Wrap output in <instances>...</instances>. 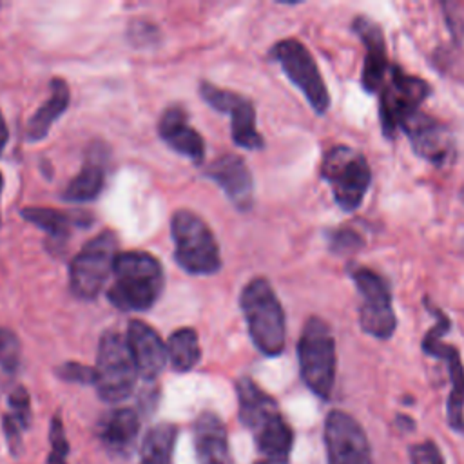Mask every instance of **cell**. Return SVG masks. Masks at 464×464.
Wrapping results in <instances>:
<instances>
[{
	"instance_id": "cell-31",
	"label": "cell",
	"mask_w": 464,
	"mask_h": 464,
	"mask_svg": "<svg viewBox=\"0 0 464 464\" xmlns=\"http://www.w3.org/2000/svg\"><path fill=\"white\" fill-rule=\"evenodd\" d=\"M20 359V343L11 330L0 328V366L13 370Z\"/></svg>"
},
{
	"instance_id": "cell-11",
	"label": "cell",
	"mask_w": 464,
	"mask_h": 464,
	"mask_svg": "<svg viewBox=\"0 0 464 464\" xmlns=\"http://www.w3.org/2000/svg\"><path fill=\"white\" fill-rule=\"evenodd\" d=\"M350 276L361 295L359 324L362 332L375 339H390L397 328V317L386 279L366 266L352 270Z\"/></svg>"
},
{
	"instance_id": "cell-15",
	"label": "cell",
	"mask_w": 464,
	"mask_h": 464,
	"mask_svg": "<svg viewBox=\"0 0 464 464\" xmlns=\"http://www.w3.org/2000/svg\"><path fill=\"white\" fill-rule=\"evenodd\" d=\"M352 31L357 34L364 47L362 69H361V85L366 92L375 94L381 91L392 63L388 62L386 40L382 29L377 22L366 14H359L352 22Z\"/></svg>"
},
{
	"instance_id": "cell-5",
	"label": "cell",
	"mask_w": 464,
	"mask_h": 464,
	"mask_svg": "<svg viewBox=\"0 0 464 464\" xmlns=\"http://www.w3.org/2000/svg\"><path fill=\"white\" fill-rule=\"evenodd\" d=\"M174 257L188 274H214L221 268L218 241L210 227L190 210H178L170 221Z\"/></svg>"
},
{
	"instance_id": "cell-2",
	"label": "cell",
	"mask_w": 464,
	"mask_h": 464,
	"mask_svg": "<svg viewBox=\"0 0 464 464\" xmlns=\"http://www.w3.org/2000/svg\"><path fill=\"white\" fill-rule=\"evenodd\" d=\"M239 303L256 348L268 357L279 355L285 350L286 324L272 285L265 277H254L243 288Z\"/></svg>"
},
{
	"instance_id": "cell-12",
	"label": "cell",
	"mask_w": 464,
	"mask_h": 464,
	"mask_svg": "<svg viewBox=\"0 0 464 464\" xmlns=\"http://www.w3.org/2000/svg\"><path fill=\"white\" fill-rule=\"evenodd\" d=\"M323 439L328 464H373L366 431L353 415L332 410L324 419Z\"/></svg>"
},
{
	"instance_id": "cell-9",
	"label": "cell",
	"mask_w": 464,
	"mask_h": 464,
	"mask_svg": "<svg viewBox=\"0 0 464 464\" xmlns=\"http://www.w3.org/2000/svg\"><path fill=\"white\" fill-rule=\"evenodd\" d=\"M118 254V237L112 230H103L87 241L69 266L72 294L82 299H94L112 274Z\"/></svg>"
},
{
	"instance_id": "cell-4",
	"label": "cell",
	"mask_w": 464,
	"mask_h": 464,
	"mask_svg": "<svg viewBox=\"0 0 464 464\" xmlns=\"http://www.w3.org/2000/svg\"><path fill=\"white\" fill-rule=\"evenodd\" d=\"M319 172L330 185L335 203L344 212H353L361 207L372 183V170L357 149L334 145L324 152Z\"/></svg>"
},
{
	"instance_id": "cell-28",
	"label": "cell",
	"mask_w": 464,
	"mask_h": 464,
	"mask_svg": "<svg viewBox=\"0 0 464 464\" xmlns=\"http://www.w3.org/2000/svg\"><path fill=\"white\" fill-rule=\"evenodd\" d=\"M4 419L16 424L22 431L31 422V404H29V393L24 386H18L9 395V413L4 415Z\"/></svg>"
},
{
	"instance_id": "cell-26",
	"label": "cell",
	"mask_w": 464,
	"mask_h": 464,
	"mask_svg": "<svg viewBox=\"0 0 464 464\" xmlns=\"http://www.w3.org/2000/svg\"><path fill=\"white\" fill-rule=\"evenodd\" d=\"M178 430L174 424L161 422L149 430L141 444L140 464H170Z\"/></svg>"
},
{
	"instance_id": "cell-14",
	"label": "cell",
	"mask_w": 464,
	"mask_h": 464,
	"mask_svg": "<svg viewBox=\"0 0 464 464\" xmlns=\"http://www.w3.org/2000/svg\"><path fill=\"white\" fill-rule=\"evenodd\" d=\"M401 130L406 132L411 149L419 158L439 167L453 161L455 140L440 120L419 111L401 125Z\"/></svg>"
},
{
	"instance_id": "cell-6",
	"label": "cell",
	"mask_w": 464,
	"mask_h": 464,
	"mask_svg": "<svg viewBox=\"0 0 464 464\" xmlns=\"http://www.w3.org/2000/svg\"><path fill=\"white\" fill-rule=\"evenodd\" d=\"M431 94L430 83L420 76L404 72L399 65L390 67L379 91V120L386 138H395L401 125L419 112L422 102Z\"/></svg>"
},
{
	"instance_id": "cell-10",
	"label": "cell",
	"mask_w": 464,
	"mask_h": 464,
	"mask_svg": "<svg viewBox=\"0 0 464 464\" xmlns=\"http://www.w3.org/2000/svg\"><path fill=\"white\" fill-rule=\"evenodd\" d=\"M270 58L281 65L286 78L303 92L317 114H324L328 111L330 92L315 63V58L304 44L295 38L279 40L270 49Z\"/></svg>"
},
{
	"instance_id": "cell-37",
	"label": "cell",
	"mask_w": 464,
	"mask_h": 464,
	"mask_svg": "<svg viewBox=\"0 0 464 464\" xmlns=\"http://www.w3.org/2000/svg\"><path fill=\"white\" fill-rule=\"evenodd\" d=\"M460 198L464 199V187H462V192H460Z\"/></svg>"
},
{
	"instance_id": "cell-13",
	"label": "cell",
	"mask_w": 464,
	"mask_h": 464,
	"mask_svg": "<svg viewBox=\"0 0 464 464\" xmlns=\"http://www.w3.org/2000/svg\"><path fill=\"white\" fill-rule=\"evenodd\" d=\"M201 96L219 112L230 114L232 140L245 149H261L263 136L256 127V109L250 100L227 89H219L208 82H201Z\"/></svg>"
},
{
	"instance_id": "cell-21",
	"label": "cell",
	"mask_w": 464,
	"mask_h": 464,
	"mask_svg": "<svg viewBox=\"0 0 464 464\" xmlns=\"http://www.w3.org/2000/svg\"><path fill=\"white\" fill-rule=\"evenodd\" d=\"M236 393L239 404V419L246 428H250V431L257 430L268 419L281 413L274 397H270L248 377H241L236 382Z\"/></svg>"
},
{
	"instance_id": "cell-18",
	"label": "cell",
	"mask_w": 464,
	"mask_h": 464,
	"mask_svg": "<svg viewBox=\"0 0 464 464\" xmlns=\"http://www.w3.org/2000/svg\"><path fill=\"white\" fill-rule=\"evenodd\" d=\"M158 132L170 149L190 158L194 163H201L205 158L203 138L188 125L187 112L179 105H172L163 111L158 121Z\"/></svg>"
},
{
	"instance_id": "cell-8",
	"label": "cell",
	"mask_w": 464,
	"mask_h": 464,
	"mask_svg": "<svg viewBox=\"0 0 464 464\" xmlns=\"http://www.w3.org/2000/svg\"><path fill=\"white\" fill-rule=\"evenodd\" d=\"M428 310L437 317V323L426 332L422 337V350L426 355L442 359L450 377V395L446 402V420L448 426L459 433H464V364L460 359L459 350L453 344L442 341L444 334L450 330L451 323L450 317L433 306L431 303L426 304Z\"/></svg>"
},
{
	"instance_id": "cell-17",
	"label": "cell",
	"mask_w": 464,
	"mask_h": 464,
	"mask_svg": "<svg viewBox=\"0 0 464 464\" xmlns=\"http://www.w3.org/2000/svg\"><path fill=\"white\" fill-rule=\"evenodd\" d=\"M207 176L212 178L228 196V199L239 208L246 210L252 205V176L246 163L236 154L219 156L214 163H210Z\"/></svg>"
},
{
	"instance_id": "cell-32",
	"label": "cell",
	"mask_w": 464,
	"mask_h": 464,
	"mask_svg": "<svg viewBox=\"0 0 464 464\" xmlns=\"http://www.w3.org/2000/svg\"><path fill=\"white\" fill-rule=\"evenodd\" d=\"M410 464H446L439 446L433 440H424L410 446Z\"/></svg>"
},
{
	"instance_id": "cell-36",
	"label": "cell",
	"mask_w": 464,
	"mask_h": 464,
	"mask_svg": "<svg viewBox=\"0 0 464 464\" xmlns=\"http://www.w3.org/2000/svg\"><path fill=\"white\" fill-rule=\"evenodd\" d=\"M254 464H276V462H270V460H266V459H261V460H256Z\"/></svg>"
},
{
	"instance_id": "cell-23",
	"label": "cell",
	"mask_w": 464,
	"mask_h": 464,
	"mask_svg": "<svg viewBox=\"0 0 464 464\" xmlns=\"http://www.w3.org/2000/svg\"><path fill=\"white\" fill-rule=\"evenodd\" d=\"M51 94L45 100V103L31 116L29 123H27V138L31 141H38L42 140L51 125L58 120V116L69 107V100H71V92H69V85L65 80L62 78H53L51 80Z\"/></svg>"
},
{
	"instance_id": "cell-24",
	"label": "cell",
	"mask_w": 464,
	"mask_h": 464,
	"mask_svg": "<svg viewBox=\"0 0 464 464\" xmlns=\"http://www.w3.org/2000/svg\"><path fill=\"white\" fill-rule=\"evenodd\" d=\"M105 183V167L98 156H92L85 161L82 170L67 183L63 190V199L72 203L92 201L100 196Z\"/></svg>"
},
{
	"instance_id": "cell-1",
	"label": "cell",
	"mask_w": 464,
	"mask_h": 464,
	"mask_svg": "<svg viewBox=\"0 0 464 464\" xmlns=\"http://www.w3.org/2000/svg\"><path fill=\"white\" fill-rule=\"evenodd\" d=\"M112 274L114 283L107 297L125 312L150 308L163 290V268L152 254L143 250L120 252Z\"/></svg>"
},
{
	"instance_id": "cell-22",
	"label": "cell",
	"mask_w": 464,
	"mask_h": 464,
	"mask_svg": "<svg viewBox=\"0 0 464 464\" xmlns=\"http://www.w3.org/2000/svg\"><path fill=\"white\" fill-rule=\"evenodd\" d=\"M256 439V446L259 453L276 464H286L292 444H294V431L290 424L285 420L281 413L268 419L257 430L252 431Z\"/></svg>"
},
{
	"instance_id": "cell-35",
	"label": "cell",
	"mask_w": 464,
	"mask_h": 464,
	"mask_svg": "<svg viewBox=\"0 0 464 464\" xmlns=\"http://www.w3.org/2000/svg\"><path fill=\"white\" fill-rule=\"evenodd\" d=\"M7 138H9L7 125H5L4 116H2V112H0V154H2V150H4V145H5ZM2 185H4V179H2V176H0V192H2Z\"/></svg>"
},
{
	"instance_id": "cell-29",
	"label": "cell",
	"mask_w": 464,
	"mask_h": 464,
	"mask_svg": "<svg viewBox=\"0 0 464 464\" xmlns=\"http://www.w3.org/2000/svg\"><path fill=\"white\" fill-rule=\"evenodd\" d=\"M328 246L337 256H350L362 246V237L352 228H335L328 232Z\"/></svg>"
},
{
	"instance_id": "cell-16",
	"label": "cell",
	"mask_w": 464,
	"mask_h": 464,
	"mask_svg": "<svg viewBox=\"0 0 464 464\" xmlns=\"http://www.w3.org/2000/svg\"><path fill=\"white\" fill-rule=\"evenodd\" d=\"M127 344L136 362L138 373L145 379H154L167 362V344L160 334L143 321H130L127 328Z\"/></svg>"
},
{
	"instance_id": "cell-7",
	"label": "cell",
	"mask_w": 464,
	"mask_h": 464,
	"mask_svg": "<svg viewBox=\"0 0 464 464\" xmlns=\"http://www.w3.org/2000/svg\"><path fill=\"white\" fill-rule=\"evenodd\" d=\"M138 368L129 350L127 339L118 332H105L98 344V361L94 366V386L105 402L127 399L136 384Z\"/></svg>"
},
{
	"instance_id": "cell-33",
	"label": "cell",
	"mask_w": 464,
	"mask_h": 464,
	"mask_svg": "<svg viewBox=\"0 0 464 464\" xmlns=\"http://www.w3.org/2000/svg\"><path fill=\"white\" fill-rule=\"evenodd\" d=\"M56 373L65 379V381H72V382H82V384H94V368L80 364V362H63Z\"/></svg>"
},
{
	"instance_id": "cell-19",
	"label": "cell",
	"mask_w": 464,
	"mask_h": 464,
	"mask_svg": "<svg viewBox=\"0 0 464 464\" xmlns=\"http://www.w3.org/2000/svg\"><path fill=\"white\" fill-rule=\"evenodd\" d=\"M194 450L199 464H230L227 428L212 411H203L194 422Z\"/></svg>"
},
{
	"instance_id": "cell-3",
	"label": "cell",
	"mask_w": 464,
	"mask_h": 464,
	"mask_svg": "<svg viewBox=\"0 0 464 464\" xmlns=\"http://www.w3.org/2000/svg\"><path fill=\"white\" fill-rule=\"evenodd\" d=\"M299 373L303 382L319 399L328 401L335 384L337 355L330 324L321 317H310L297 341Z\"/></svg>"
},
{
	"instance_id": "cell-27",
	"label": "cell",
	"mask_w": 464,
	"mask_h": 464,
	"mask_svg": "<svg viewBox=\"0 0 464 464\" xmlns=\"http://www.w3.org/2000/svg\"><path fill=\"white\" fill-rule=\"evenodd\" d=\"M22 218L38 228L45 230L47 236L54 241H65L72 225V218L67 212L56 208H42V207H27L22 210Z\"/></svg>"
},
{
	"instance_id": "cell-20",
	"label": "cell",
	"mask_w": 464,
	"mask_h": 464,
	"mask_svg": "<svg viewBox=\"0 0 464 464\" xmlns=\"http://www.w3.org/2000/svg\"><path fill=\"white\" fill-rule=\"evenodd\" d=\"M140 431V417L132 408H114L102 415L98 422V439L116 455L130 451Z\"/></svg>"
},
{
	"instance_id": "cell-34",
	"label": "cell",
	"mask_w": 464,
	"mask_h": 464,
	"mask_svg": "<svg viewBox=\"0 0 464 464\" xmlns=\"http://www.w3.org/2000/svg\"><path fill=\"white\" fill-rule=\"evenodd\" d=\"M442 7H444V11H446L444 16H446V20H448V25H450L453 36H455V38H460L462 33H464V22L457 16V13H453V5L444 4Z\"/></svg>"
},
{
	"instance_id": "cell-30",
	"label": "cell",
	"mask_w": 464,
	"mask_h": 464,
	"mask_svg": "<svg viewBox=\"0 0 464 464\" xmlns=\"http://www.w3.org/2000/svg\"><path fill=\"white\" fill-rule=\"evenodd\" d=\"M49 439H51L49 464H67L69 444H67V439H65V433H63V426H62V420H60L58 415L51 420Z\"/></svg>"
},
{
	"instance_id": "cell-25",
	"label": "cell",
	"mask_w": 464,
	"mask_h": 464,
	"mask_svg": "<svg viewBox=\"0 0 464 464\" xmlns=\"http://www.w3.org/2000/svg\"><path fill=\"white\" fill-rule=\"evenodd\" d=\"M167 357L176 372L192 370L201 359L198 332L192 328H178L167 341Z\"/></svg>"
}]
</instances>
